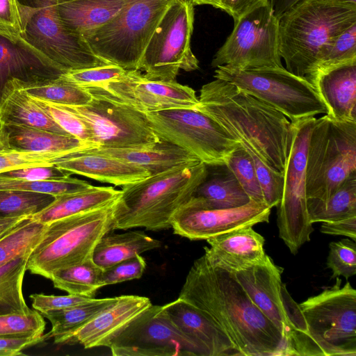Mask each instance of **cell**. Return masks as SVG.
<instances>
[{
	"instance_id": "obj_27",
	"label": "cell",
	"mask_w": 356,
	"mask_h": 356,
	"mask_svg": "<svg viewBox=\"0 0 356 356\" xmlns=\"http://www.w3.org/2000/svg\"><path fill=\"white\" fill-rule=\"evenodd\" d=\"M95 150L134 163L154 175L180 165L200 161L179 146L161 140L154 145L135 149L95 148Z\"/></svg>"
},
{
	"instance_id": "obj_11",
	"label": "cell",
	"mask_w": 356,
	"mask_h": 356,
	"mask_svg": "<svg viewBox=\"0 0 356 356\" xmlns=\"http://www.w3.org/2000/svg\"><path fill=\"white\" fill-rule=\"evenodd\" d=\"M160 140L172 143L207 165L225 164L239 146L220 124L195 108H172L145 113Z\"/></svg>"
},
{
	"instance_id": "obj_37",
	"label": "cell",
	"mask_w": 356,
	"mask_h": 356,
	"mask_svg": "<svg viewBox=\"0 0 356 356\" xmlns=\"http://www.w3.org/2000/svg\"><path fill=\"white\" fill-rule=\"evenodd\" d=\"M22 87L31 96L64 105H85L92 99L86 88L65 81L59 76L31 81L19 79Z\"/></svg>"
},
{
	"instance_id": "obj_6",
	"label": "cell",
	"mask_w": 356,
	"mask_h": 356,
	"mask_svg": "<svg viewBox=\"0 0 356 356\" xmlns=\"http://www.w3.org/2000/svg\"><path fill=\"white\" fill-rule=\"evenodd\" d=\"M115 202L47 223L29 256L26 270L49 279L58 269L92 258L99 241L112 231Z\"/></svg>"
},
{
	"instance_id": "obj_36",
	"label": "cell",
	"mask_w": 356,
	"mask_h": 356,
	"mask_svg": "<svg viewBox=\"0 0 356 356\" xmlns=\"http://www.w3.org/2000/svg\"><path fill=\"white\" fill-rule=\"evenodd\" d=\"M29 254L19 256L0 266V315L31 311L25 302L22 291Z\"/></svg>"
},
{
	"instance_id": "obj_56",
	"label": "cell",
	"mask_w": 356,
	"mask_h": 356,
	"mask_svg": "<svg viewBox=\"0 0 356 356\" xmlns=\"http://www.w3.org/2000/svg\"><path fill=\"white\" fill-rule=\"evenodd\" d=\"M300 1L302 0H270V3L275 15L279 19L283 14Z\"/></svg>"
},
{
	"instance_id": "obj_24",
	"label": "cell",
	"mask_w": 356,
	"mask_h": 356,
	"mask_svg": "<svg viewBox=\"0 0 356 356\" xmlns=\"http://www.w3.org/2000/svg\"><path fill=\"white\" fill-rule=\"evenodd\" d=\"M252 227L236 229L207 239L204 247L209 261L232 273L262 261L266 254L264 238Z\"/></svg>"
},
{
	"instance_id": "obj_7",
	"label": "cell",
	"mask_w": 356,
	"mask_h": 356,
	"mask_svg": "<svg viewBox=\"0 0 356 356\" xmlns=\"http://www.w3.org/2000/svg\"><path fill=\"white\" fill-rule=\"evenodd\" d=\"M356 175V121L325 115L310 131L306 161L307 198L329 199Z\"/></svg>"
},
{
	"instance_id": "obj_3",
	"label": "cell",
	"mask_w": 356,
	"mask_h": 356,
	"mask_svg": "<svg viewBox=\"0 0 356 356\" xmlns=\"http://www.w3.org/2000/svg\"><path fill=\"white\" fill-rule=\"evenodd\" d=\"M202 161L180 165L122 186L113 209L114 229L144 227L159 231L172 227L176 211L193 195L207 175Z\"/></svg>"
},
{
	"instance_id": "obj_51",
	"label": "cell",
	"mask_w": 356,
	"mask_h": 356,
	"mask_svg": "<svg viewBox=\"0 0 356 356\" xmlns=\"http://www.w3.org/2000/svg\"><path fill=\"white\" fill-rule=\"evenodd\" d=\"M32 307L42 313L63 309L91 300L92 298L68 294L66 296L45 295L33 293L30 296Z\"/></svg>"
},
{
	"instance_id": "obj_12",
	"label": "cell",
	"mask_w": 356,
	"mask_h": 356,
	"mask_svg": "<svg viewBox=\"0 0 356 356\" xmlns=\"http://www.w3.org/2000/svg\"><path fill=\"white\" fill-rule=\"evenodd\" d=\"M194 5L188 0H175L152 36L138 70L152 80L175 81L180 70L199 69L192 51Z\"/></svg>"
},
{
	"instance_id": "obj_50",
	"label": "cell",
	"mask_w": 356,
	"mask_h": 356,
	"mask_svg": "<svg viewBox=\"0 0 356 356\" xmlns=\"http://www.w3.org/2000/svg\"><path fill=\"white\" fill-rule=\"evenodd\" d=\"M18 0H0V35L17 42L22 34Z\"/></svg>"
},
{
	"instance_id": "obj_54",
	"label": "cell",
	"mask_w": 356,
	"mask_h": 356,
	"mask_svg": "<svg viewBox=\"0 0 356 356\" xmlns=\"http://www.w3.org/2000/svg\"><path fill=\"white\" fill-rule=\"evenodd\" d=\"M321 232L334 236H345L355 241L356 216L330 222H323Z\"/></svg>"
},
{
	"instance_id": "obj_53",
	"label": "cell",
	"mask_w": 356,
	"mask_h": 356,
	"mask_svg": "<svg viewBox=\"0 0 356 356\" xmlns=\"http://www.w3.org/2000/svg\"><path fill=\"white\" fill-rule=\"evenodd\" d=\"M46 335L29 337H0V356L22 355L24 349L42 343Z\"/></svg>"
},
{
	"instance_id": "obj_29",
	"label": "cell",
	"mask_w": 356,
	"mask_h": 356,
	"mask_svg": "<svg viewBox=\"0 0 356 356\" xmlns=\"http://www.w3.org/2000/svg\"><path fill=\"white\" fill-rule=\"evenodd\" d=\"M204 180L197 186L193 196L209 209H225L248 204L250 199L234 175L225 165H212Z\"/></svg>"
},
{
	"instance_id": "obj_21",
	"label": "cell",
	"mask_w": 356,
	"mask_h": 356,
	"mask_svg": "<svg viewBox=\"0 0 356 356\" xmlns=\"http://www.w3.org/2000/svg\"><path fill=\"white\" fill-rule=\"evenodd\" d=\"M162 307L171 323L204 356L241 355L227 335L192 305L178 298Z\"/></svg>"
},
{
	"instance_id": "obj_14",
	"label": "cell",
	"mask_w": 356,
	"mask_h": 356,
	"mask_svg": "<svg viewBox=\"0 0 356 356\" xmlns=\"http://www.w3.org/2000/svg\"><path fill=\"white\" fill-rule=\"evenodd\" d=\"M279 49V20L270 1L234 22L230 35L211 66L238 70L283 67Z\"/></svg>"
},
{
	"instance_id": "obj_48",
	"label": "cell",
	"mask_w": 356,
	"mask_h": 356,
	"mask_svg": "<svg viewBox=\"0 0 356 356\" xmlns=\"http://www.w3.org/2000/svg\"><path fill=\"white\" fill-rule=\"evenodd\" d=\"M327 266L331 278L340 276L348 279L356 274V243L350 238L332 242L329 245Z\"/></svg>"
},
{
	"instance_id": "obj_15",
	"label": "cell",
	"mask_w": 356,
	"mask_h": 356,
	"mask_svg": "<svg viewBox=\"0 0 356 356\" xmlns=\"http://www.w3.org/2000/svg\"><path fill=\"white\" fill-rule=\"evenodd\" d=\"M312 117L292 122L293 138L286 163L281 200L277 205L279 236L296 254L314 231L307 210L306 161Z\"/></svg>"
},
{
	"instance_id": "obj_38",
	"label": "cell",
	"mask_w": 356,
	"mask_h": 356,
	"mask_svg": "<svg viewBox=\"0 0 356 356\" xmlns=\"http://www.w3.org/2000/svg\"><path fill=\"white\" fill-rule=\"evenodd\" d=\"M69 154L63 152H36L17 148L10 142L5 124L0 122V174L22 168L53 166Z\"/></svg>"
},
{
	"instance_id": "obj_59",
	"label": "cell",
	"mask_w": 356,
	"mask_h": 356,
	"mask_svg": "<svg viewBox=\"0 0 356 356\" xmlns=\"http://www.w3.org/2000/svg\"><path fill=\"white\" fill-rule=\"evenodd\" d=\"M335 1H341V2H346V3H356V0H335Z\"/></svg>"
},
{
	"instance_id": "obj_8",
	"label": "cell",
	"mask_w": 356,
	"mask_h": 356,
	"mask_svg": "<svg viewBox=\"0 0 356 356\" xmlns=\"http://www.w3.org/2000/svg\"><path fill=\"white\" fill-rule=\"evenodd\" d=\"M22 38L55 70L64 73L110 64L62 20L58 0H18Z\"/></svg>"
},
{
	"instance_id": "obj_45",
	"label": "cell",
	"mask_w": 356,
	"mask_h": 356,
	"mask_svg": "<svg viewBox=\"0 0 356 356\" xmlns=\"http://www.w3.org/2000/svg\"><path fill=\"white\" fill-rule=\"evenodd\" d=\"M354 60H356V24L343 31L323 49L316 71Z\"/></svg>"
},
{
	"instance_id": "obj_60",
	"label": "cell",
	"mask_w": 356,
	"mask_h": 356,
	"mask_svg": "<svg viewBox=\"0 0 356 356\" xmlns=\"http://www.w3.org/2000/svg\"><path fill=\"white\" fill-rule=\"evenodd\" d=\"M1 218V217H0Z\"/></svg>"
},
{
	"instance_id": "obj_4",
	"label": "cell",
	"mask_w": 356,
	"mask_h": 356,
	"mask_svg": "<svg viewBox=\"0 0 356 356\" xmlns=\"http://www.w3.org/2000/svg\"><path fill=\"white\" fill-rule=\"evenodd\" d=\"M279 20V49L286 69L307 80L323 49L356 24V3L302 0Z\"/></svg>"
},
{
	"instance_id": "obj_41",
	"label": "cell",
	"mask_w": 356,
	"mask_h": 356,
	"mask_svg": "<svg viewBox=\"0 0 356 356\" xmlns=\"http://www.w3.org/2000/svg\"><path fill=\"white\" fill-rule=\"evenodd\" d=\"M55 197L20 191H0V217L31 216L46 208Z\"/></svg>"
},
{
	"instance_id": "obj_25",
	"label": "cell",
	"mask_w": 356,
	"mask_h": 356,
	"mask_svg": "<svg viewBox=\"0 0 356 356\" xmlns=\"http://www.w3.org/2000/svg\"><path fill=\"white\" fill-rule=\"evenodd\" d=\"M62 74L22 38L14 42L0 35V97L10 79L31 81L57 78Z\"/></svg>"
},
{
	"instance_id": "obj_18",
	"label": "cell",
	"mask_w": 356,
	"mask_h": 356,
	"mask_svg": "<svg viewBox=\"0 0 356 356\" xmlns=\"http://www.w3.org/2000/svg\"><path fill=\"white\" fill-rule=\"evenodd\" d=\"M97 87L144 113L172 108H196L199 104L195 91L191 87L175 81L149 79L139 70H127L120 78Z\"/></svg>"
},
{
	"instance_id": "obj_49",
	"label": "cell",
	"mask_w": 356,
	"mask_h": 356,
	"mask_svg": "<svg viewBox=\"0 0 356 356\" xmlns=\"http://www.w3.org/2000/svg\"><path fill=\"white\" fill-rule=\"evenodd\" d=\"M146 268L145 259L138 254L103 269L101 286L139 279Z\"/></svg>"
},
{
	"instance_id": "obj_13",
	"label": "cell",
	"mask_w": 356,
	"mask_h": 356,
	"mask_svg": "<svg viewBox=\"0 0 356 356\" xmlns=\"http://www.w3.org/2000/svg\"><path fill=\"white\" fill-rule=\"evenodd\" d=\"M86 88L92 95L88 104L62 105L90 124L99 147L142 148L161 140L152 129L145 113L120 102L102 88Z\"/></svg>"
},
{
	"instance_id": "obj_2",
	"label": "cell",
	"mask_w": 356,
	"mask_h": 356,
	"mask_svg": "<svg viewBox=\"0 0 356 356\" xmlns=\"http://www.w3.org/2000/svg\"><path fill=\"white\" fill-rule=\"evenodd\" d=\"M198 99L195 109L216 120L272 170L284 173L293 138L292 122L284 114L218 79L202 86Z\"/></svg>"
},
{
	"instance_id": "obj_1",
	"label": "cell",
	"mask_w": 356,
	"mask_h": 356,
	"mask_svg": "<svg viewBox=\"0 0 356 356\" xmlns=\"http://www.w3.org/2000/svg\"><path fill=\"white\" fill-rule=\"evenodd\" d=\"M179 298L218 327L243 356L286 355L282 332L252 302L234 274L204 254L186 277Z\"/></svg>"
},
{
	"instance_id": "obj_55",
	"label": "cell",
	"mask_w": 356,
	"mask_h": 356,
	"mask_svg": "<svg viewBox=\"0 0 356 356\" xmlns=\"http://www.w3.org/2000/svg\"><path fill=\"white\" fill-rule=\"evenodd\" d=\"M268 1L270 0H223L222 10L235 22Z\"/></svg>"
},
{
	"instance_id": "obj_31",
	"label": "cell",
	"mask_w": 356,
	"mask_h": 356,
	"mask_svg": "<svg viewBox=\"0 0 356 356\" xmlns=\"http://www.w3.org/2000/svg\"><path fill=\"white\" fill-rule=\"evenodd\" d=\"M161 246L159 241L142 231H130L123 234L108 232L96 245L92 259L97 265L104 269Z\"/></svg>"
},
{
	"instance_id": "obj_58",
	"label": "cell",
	"mask_w": 356,
	"mask_h": 356,
	"mask_svg": "<svg viewBox=\"0 0 356 356\" xmlns=\"http://www.w3.org/2000/svg\"><path fill=\"white\" fill-rule=\"evenodd\" d=\"M195 5H209L222 10L223 0H188Z\"/></svg>"
},
{
	"instance_id": "obj_10",
	"label": "cell",
	"mask_w": 356,
	"mask_h": 356,
	"mask_svg": "<svg viewBox=\"0 0 356 356\" xmlns=\"http://www.w3.org/2000/svg\"><path fill=\"white\" fill-rule=\"evenodd\" d=\"M213 77L234 83L270 104L291 122L327 113L324 103L310 81L284 67L238 70L219 66Z\"/></svg>"
},
{
	"instance_id": "obj_57",
	"label": "cell",
	"mask_w": 356,
	"mask_h": 356,
	"mask_svg": "<svg viewBox=\"0 0 356 356\" xmlns=\"http://www.w3.org/2000/svg\"><path fill=\"white\" fill-rule=\"evenodd\" d=\"M29 216L0 218V238Z\"/></svg>"
},
{
	"instance_id": "obj_39",
	"label": "cell",
	"mask_w": 356,
	"mask_h": 356,
	"mask_svg": "<svg viewBox=\"0 0 356 356\" xmlns=\"http://www.w3.org/2000/svg\"><path fill=\"white\" fill-rule=\"evenodd\" d=\"M47 223L29 216L0 238V266L14 259L31 254L42 236Z\"/></svg>"
},
{
	"instance_id": "obj_44",
	"label": "cell",
	"mask_w": 356,
	"mask_h": 356,
	"mask_svg": "<svg viewBox=\"0 0 356 356\" xmlns=\"http://www.w3.org/2000/svg\"><path fill=\"white\" fill-rule=\"evenodd\" d=\"M46 323L37 311L0 315V337H29L42 335Z\"/></svg>"
},
{
	"instance_id": "obj_52",
	"label": "cell",
	"mask_w": 356,
	"mask_h": 356,
	"mask_svg": "<svg viewBox=\"0 0 356 356\" xmlns=\"http://www.w3.org/2000/svg\"><path fill=\"white\" fill-rule=\"evenodd\" d=\"M4 173L12 177L22 178L29 181L60 179L72 175L70 172L58 168L54 165L22 168Z\"/></svg>"
},
{
	"instance_id": "obj_42",
	"label": "cell",
	"mask_w": 356,
	"mask_h": 356,
	"mask_svg": "<svg viewBox=\"0 0 356 356\" xmlns=\"http://www.w3.org/2000/svg\"><path fill=\"white\" fill-rule=\"evenodd\" d=\"M32 97L68 134L99 147L95 142L94 134L90 124L82 117L62 104Z\"/></svg>"
},
{
	"instance_id": "obj_43",
	"label": "cell",
	"mask_w": 356,
	"mask_h": 356,
	"mask_svg": "<svg viewBox=\"0 0 356 356\" xmlns=\"http://www.w3.org/2000/svg\"><path fill=\"white\" fill-rule=\"evenodd\" d=\"M225 164L234 175L250 200L265 204L252 159L241 145Z\"/></svg>"
},
{
	"instance_id": "obj_22",
	"label": "cell",
	"mask_w": 356,
	"mask_h": 356,
	"mask_svg": "<svg viewBox=\"0 0 356 356\" xmlns=\"http://www.w3.org/2000/svg\"><path fill=\"white\" fill-rule=\"evenodd\" d=\"M338 121H356V60L319 69L308 79Z\"/></svg>"
},
{
	"instance_id": "obj_30",
	"label": "cell",
	"mask_w": 356,
	"mask_h": 356,
	"mask_svg": "<svg viewBox=\"0 0 356 356\" xmlns=\"http://www.w3.org/2000/svg\"><path fill=\"white\" fill-rule=\"evenodd\" d=\"M122 191L112 186H93L91 188L56 196L54 201L31 218L42 223L95 209L118 199Z\"/></svg>"
},
{
	"instance_id": "obj_26",
	"label": "cell",
	"mask_w": 356,
	"mask_h": 356,
	"mask_svg": "<svg viewBox=\"0 0 356 356\" xmlns=\"http://www.w3.org/2000/svg\"><path fill=\"white\" fill-rule=\"evenodd\" d=\"M0 122L70 135L26 92L19 79L15 78L8 80L3 88L0 97Z\"/></svg>"
},
{
	"instance_id": "obj_23",
	"label": "cell",
	"mask_w": 356,
	"mask_h": 356,
	"mask_svg": "<svg viewBox=\"0 0 356 356\" xmlns=\"http://www.w3.org/2000/svg\"><path fill=\"white\" fill-rule=\"evenodd\" d=\"M54 166L71 174L121 187L150 176L143 168L101 153L95 148L65 156Z\"/></svg>"
},
{
	"instance_id": "obj_28",
	"label": "cell",
	"mask_w": 356,
	"mask_h": 356,
	"mask_svg": "<svg viewBox=\"0 0 356 356\" xmlns=\"http://www.w3.org/2000/svg\"><path fill=\"white\" fill-rule=\"evenodd\" d=\"M129 0H58L65 25L84 36L113 18Z\"/></svg>"
},
{
	"instance_id": "obj_20",
	"label": "cell",
	"mask_w": 356,
	"mask_h": 356,
	"mask_svg": "<svg viewBox=\"0 0 356 356\" xmlns=\"http://www.w3.org/2000/svg\"><path fill=\"white\" fill-rule=\"evenodd\" d=\"M151 305L147 297L118 296L113 303L76 331L68 343H80L85 348H109L122 330Z\"/></svg>"
},
{
	"instance_id": "obj_19",
	"label": "cell",
	"mask_w": 356,
	"mask_h": 356,
	"mask_svg": "<svg viewBox=\"0 0 356 356\" xmlns=\"http://www.w3.org/2000/svg\"><path fill=\"white\" fill-rule=\"evenodd\" d=\"M282 272L283 268L266 254L262 261L233 273L252 302L282 332L286 343L291 325L283 300Z\"/></svg>"
},
{
	"instance_id": "obj_32",
	"label": "cell",
	"mask_w": 356,
	"mask_h": 356,
	"mask_svg": "<svg viewBox=\"0 0 356 356\" xmlns=\"http://www.w3.org/2000/svg\"><path fill=\"white\" fill-rule=\"evenodd\" d=\"M10 143L15 147L36 152H63L69 154L97 147L70 135L17 124H5Z\"/></svg>"
},
{
	"instance_id": "obj_33",
	"label": "cell",
	"mask_w": 356,
	"mask_h": 356,
	"mask_svg": "<svg viewBox=\"0 0 356 356\" xmlns=\"http://www.w3.org/2000/svg\"><path fill=\"white\" fill-rule=\"evenodd\" d=\"M116 299L92 298L84 303L42 313L51 324V331L45 334L47 339L54 338L55 343H68L76 331Z\"/></svg>"
},
{
	"instance_id": "obj_46",
	"label": "cell",
	"mask_w": 356,
	"mask_h": 356,
	"mask_svg": "<svg viewBox=\"0 0 356 356\" xmlns=\"http://www.w3.org/2000/svg\"><path fill=\"white\" fill-rule=\"evenodd\" d=\"M127 70L114 64H106L92 67L70 70L60 74L65 81L83 88L102 86L115 80Z\"/></svg>"
},
{
	"instance_id": "obj_47",
	"label": "cell",
	"mask_w": 356,
	"mask_h": 356,
	"mask_svg": "<svg viewBox=\"0 0 356 356\" xmlns=\"http://www.w3.org/2000/svg\"><path fill=\"white\" fill-rule=\"evenodd\" d=\"M251 156L265 204L270 209L277 207L283 191L284 175L266 165L248 147L240 144Z\"/></svg>"
},
{
	"instance_id": "obj_35",
	"label": "cell",
	"mask_w": 356,
	"mask_h": 356,
	"mask_svg": "<svg viewBox=\"0 0 356 356\" xmlns=\"http://www.w3.org/2000/svg\"><path fill=\"white\" fill-rule=\"evenodd\" d=\"M103 269L92 258L72 266L54 271L49 279L54 287L68 294L94 298L100 289Z\"/></svg>"
},
{
	"instance_id": "obj_40",
	"label": "cell",
	"mask_w": 356,
	"mask_h": 356,
	"mask_svg": "<svg viewBox=\"0 0 356 356\" xmlns=\"http://www.w3.org/2000/svg\"><path fill=\"white\" fill-rule=\"evenodd\" d=\"M86 181L67 176L60 179L29 181L5 173L0 174L1 191H20L42 193L54 197L73 193L92 188Z\"/></svg>"
},
{
	"instance_id": "obj_34",
	"label": "cell",
	"mask_w": 356,
	"mask_h": 356,
	"mask_svg": "<svg viewBox=\"0 0 356 356\" xmlns=\"http://www.w3.org/2000/svg\"><path fill=\"white\" fill-rule=\"evenodd\" d=\"M307 210L312 224L356 216V175L346 179L326 201L307 198Z\"/></svg>"
},
{
	"instance_id": "obj_16",
	"label": "cell",
	"mask_w": 356,
	"mask_h": 356,
	"mask_svg": "<svg viewBox=\"0 0 356 356\" xmlns=\"http://www.w3.org/2000/svg\"><path fill=\"white\" fill-rule=\"evenodd\" d=\"M113 356H204L171 323L163 307L151 305L115 338Z\"/></svg>"
},
{
	"instance_id": "obj_5",
	"label": "cell",
	"mask_w": 356,
	"mask_h": 356,
	"mask_svg": "<svg viewBox=\"0 0 356 356\" xmlns=\"http://www.w3.org/2000/svg\"><path fill=\"white\" fill-rule=\"evenodd\" d=\"M336 278L298 305L304 327L290 336L286 355L356 356V290Z\"/></svg>"
},
{
	"instance_id": "obj_9",
	"label": "cell",
	"mask_w": 356,
	"mask_h": 356,
	"mask_svg": "<svg viewBox=\"0 0 356 356\" xmlns=\"http://www.w3.org/2000/svg\"><path fill=\"white\" fill-rule=\"evenodd\" d=\"M175 0H129L113 18L83 36L92 51L110 64L138 70L145 50Z\"/></svg>"
},
{
	"instance_id": "obj_17",
	"label": "cell",
	"mask_w": 356,
	"mask_h": 356,
	"mask_svg": "<svg viewBox=\"0 0 356 356\" xmlns=\"http://www.w3.org/2000/svg\"><path fill=\"white\" fill-rule=\"evenodd\" d=\"M271 209L264 203L250 200L231 209H215L202 206L192 196L174 214V234L190 240H207L226 232L268 222Z\"/></svg>"
}]
</instances>
